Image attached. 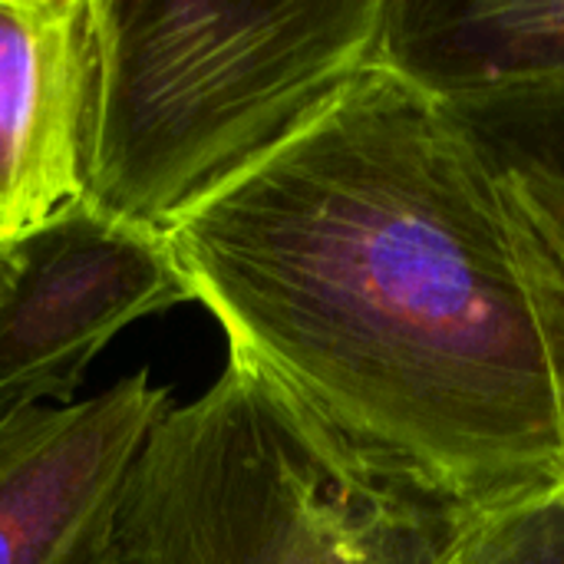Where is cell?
<instances>
[{"mask_svg":"<svg viewBox=\"0 0 564 564\" xmlns=\"http://www.w3.org/2000/svg\"><path fill=\"white\" fill-rule=\"evenodd\" d=\"M169 245L228 354L357 459L473 512L564 482L509 178L380 56Z\"/></svg>","mask_w":564,"mask_h":564,"instance_id":"6da1fadb","label":"cell"},{"mask_svg":"<svg viewBox=\"0 0 564 564\" xmlns=\"http://www.w3.org/2000/svg\"><path fill=\"white\" fill-rule=\"evenodd\" d=\"M86 198L169 235L380 56L383 0H93Z\"/></svg>","mask_w":564,"mask_h":564,"instance_id":"7a4b0ae2","label":"cell"},{"mask_svg":"<svg viewBox=\"0 0 564 564\" xmlns=\"http://www.w3.org/2000/svg\"><path fill=\"white\" fill-rule=\"evenodd\" d=\"M469 516L347 453L228 354L145 440L112 564H443Z\"/></svg>","mask_w":564,"mask_h":564,"instance_id":"3957f363","label":"cell"},{"mask_svg":"<svg viewBox=\"0 0 564 564\" xmlns=\"http://www.w3.org/2000/svg\"><path fill=\"white\" fill-rule=\"evenodd\" d=\"M195 301L169 235L86 195L0 248V416L73 403L86 367L139 317Z\"/></svg>","mask_w":564,"mask_h":564,"instance_id":"277c9868","label":"cell"},{"mask_svg":"<svg viewBox=\"0 0 564 564\" xmlns=\"http://www.w3.org/2000/svg\"><path fill=\"white\" fill-rule=\"evenodd\" d=\"M169 410L139 370L99 397L0 416V564H112L132 469Z\"/></svg>","mask_w":564,"mask_h":564,"instance_id":"5b68a950","label":"cell"},{"mask_svg":"<svg viewBox=\"0 0 564 564\" xmlns=\"http://www.w3.org/2000/svg\"><path fill=\"white\" fill-rule=\"evenodd\" d=\"M93 0H0V248L86 195Z\"/></svg>","mask_w":564,"mask_h":564,"instance_id":"8992f818","label":"cell"},{"mask_svg":"<svg viewBox=\"0 0 564 564\" xmlns=\"http://www.w3.org/2000/svg\"><path fill=\"white\" fill-rule=\"evenodd\" d=\"M380 59L443 99L562 89L564 0H383Z\"/></svg>","mask_w":564,"mask_h":564,"instance_id":"52a82bcc","label":"cell"},{"mask_svg":"<svg viewBox=\"0 0 564 564\" xmlns=\"http://www.w3.org/2000/svg\"><path fill=\"white\" fill-rule=\"evenodd\" d=\"M449 102L516 192L564 235V86Z\"/></svg>","mask_w":564,"mask_h":564,"instance_id":"ba28073f","label":"cell"},{"mask_svg":"<svg viewBox=\"0 0 564 564\" xmlns=\"http://www.w3.org/2000/svg\"><path fill=\"white\" fill-rule=\"evenodd\" d=\"M443 564H564V482L473 512Z\"/></svg>","mask_w":564,"mask_h":564,"instance_id":"9c48e42d","label":"cell"},{"mask_svg":"<svg viewBox=\"0 0 564 564\" xmlns=\"http://www.w3.org/2000/svg\"><path fill=\"white\" fill-rule=\"evenodd\" d=\"M519 218H522V235H525V254H529V271L535 281V294H539V307H542V321L552 340V354H555V367H558V383H562V403H564V235L549 225L509 182Z\"/></svg>","mask_w":564,"mask_h":564,"instance_id":"30bf717a","label":"cell"}]
</instances>
